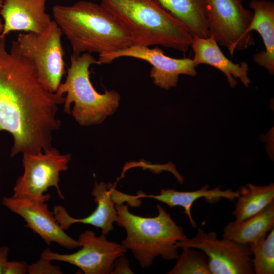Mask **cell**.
Returning <instances> with one entry per match:
<instances>
[{
	"instance_id": "8fae6325",
	"label": "cell",
	"mask_w": 274,
	"mask_h": 274,
	"mask_svg": "<svg viewBox=\"0 0 274 274\" xmlns=\"http://www.w3.org/2000/svg\"><path fill=\"white\" fill-rule=\"evenodd\" d=\"M122 57L135 58L148 62L152 65L150 76L154 84L168 90L177 86L179 76L195 77L196 66L190 58H175L166 56L158 47L133 45L116 51L98 55V64H109Z\"/></svg>"
},
{
	"instance_id": "cb8c5ba5",
	"label": "cell",
	"mask_w": 274,
	"mask_h": 274,
	"mask_svg": "<svg viewBox=\"0 0 274 274\" xmlns=\"http://www.w3.org/2000/svg\"><path fill=\"white\" fill-rule=\"evenodd\" d=\"M28 265L24 261H9L5 264L3 274L28 273Z\"/></svg>"
},
{
	"instance_id": "ba28073f",
	"label": "cell",
	"mask_w": 274,
	"mask_h": 274,
	"mask_svg": "<svg viewBox=\"0 0 274 274\" xmlns=\"http://www.w3.org/2000/svg\"><path fill=\"white\" fill-rule=\"evenodd\" d=\"M210 36L230 55L255 45L252 32L247 31L253 12L243 0H205Z\"/></svg>"
},
{
	"instance_id": "52a82bcc",
	"label": "cell",
	"mask_w": 274,
	"mask_h": 274,
	"mask_svg": "<svg viewBox=\"0 0 274 274\" xmlns=\"http://www.w3.org/2000/svg\"><path fill=\"white\" fill-rule=\"evenodd\" d=\"M22 154L24 172L16 181L12 196L47 202L50 195L46 193L53 187L59 197L64 199L59 186V175L67 170L71 154H62L52 147L40 153Z\"/></svg>"
},
{
	"instance_id": "4fadbf2b",
	"label": "cell",
	"mask_w": 274,
	"mask_h": 274,
	"mask_svg": "<svg viewBox=\"0 0 274 274\" xmlns=\"http://www.w3.org/2000/svg\"><path fill=\"white\" fill-rule=\"evenodd\" d=\"M2 202L10 211L21 217L26 223L25 226L38 234L47 245L55 243L68 249L80 248L78 240L67 234L61 227L46 202L4 196Z\"/></svg>"
},
{
	"instance_id": "4316f807",
	"label": "cell",
	"mask_w": 274,
	"mask_h": 274,
	"mask_svg": "<svg viewBox=\"0 0 274 274\" xmlns=\"http://www.w3.org/2000/svg\"><path fill=\"white\" fill-rule=\"evenodd\" d=\"M3 27H4V23L3 22L2 19L0 18V35L3 30Z\"/></svg>"
},
{
	"instance_id": "2e32d148",
	"label": "cell",
	"mask_w": 274,
	"mask_h": 274,
	"mask_svg": "<svg viewBox=\"0 0 274 274\" xmlns=\"http://www.w3.org/2000/svg\"><path fill=\"white\" fill-rule=\"evenodd\" d=\"M250 8L253 17L247 31H257L260 35L265 49L253 56L254 62L265 68L270 75L274 74V3L266 0H251Z\"/></svg>"
},
{
	"instance_id": "e0dca14e",
	"label": "cell",
	"mask_w": 274,
	"mask_h": 274,
	"mask_svg": "<svg viewBox=\"0 0 274 274\" xmlns=\"http://www.w3.org/2000/svg\"><path fill=\"white\" fill-rule=\"evenodd\" d=\"M239 196L238 190L230 189L221 190L219 186L210 189V186L206 184L200 189L191 191H179L175 189H162L159 194H145L142 191L138 192L139 198H151L164 203L172 208L177 206L184 209V213L187 215L190 224L193 228L197 227L196 222L191 214L193 203L197 199L204 198L209 202L218 201L221 198H225L233 201Z\"/></svg>"
},
{
	"instance_id": "ac0fdd59",
	"label": "cell",
	"mask_w": 274,
	"mask_h": 274,
	"mask_svg": "<svg viewBox=\"0 0 274 274\" xmlns=\"http://www.w3.org/2000/svg\"><path fill=\"white\" fill-rule=\"evenodd\" d=\"M274 228V201L259 213L243 220L227 223L222 237L243 244L256 242Z\"/></svg>"
},
{
	"instance_id": "603a6c76",
	"label": "cell",
	"mask_w": 274,
	"mask_h": 274,
	"mask_svg": "<svg viewBox=\"0 0 274 274\" xmlns=\"http://www.w3.org/2000/svg\"><path fill=\"white\" fill-rule=\"evenodd\" d=\"M29 274H62L60 267L53 265L49 259L40 256L35 262L28 265Z\"/></svg>"
},
{
	"instance_id": "9a60e30c",
	"label": "cell",
	"mask_w": 274,
	"mask_h": 274,
	"mask_svg": "<svg viewBox=\"0 0 274 274\" xmlns=\"http://www.w3.org/2000/svg\"><path fill=\"white\" fill-rule=\"evenodd\" d=\"M190 47L194 53L192 60L196 67L205 64L217 68L225 75L231 88L237 85V78L245 86L249 87L251 80L248 75V63L244 61L235 63L228 59L212 36L207 38L193 37Z\"/></svg>"
},
{
	"instance_id": "7a4b0ae2",
	"label": "cell",
	"mask_w": 274,
	"mask_h": 274,
	"mask_svg": "<svg viewBox=\"0 0 274 274\" xmlns=\"http://www.w3.org/2000/svg\"><path fill=\"white\" fill-rule=\"evenodd\" d=\"M54 21L70 41L72 55H98L135 45L130 33L102 5L81 1L71 6L55 5Z\"/></svg>"
},
{
	"instance_id": "5b68a950",
	"label": "cell",
	"mask_w": 274,
	"mask_h": 274,
	"mask_svg": "<svg viewBox=\"0 0 274 274\" xmlns=\"http://www.w3.org/2000/svg\"><path fill=\"white\" fill-rule=\"evenodd\" d=\"M70 58L66 79L56 92L62 95L66 93L63 111L71 114L82 126L99 124L116 111L120 96L115 90H106L103 94L95 90L90 80L89 68L99 64L91 54L72 55Z\"/></svg>"
},
{
	"instance_id": "3957f363",
	"label": "cell",
	"mask_w": 274,
	"mask_h": 274,
	"mask_svg": "<svg viewBox=\"0 0 274 274\" xmlns=\"http://www.w3.org/2000/svg\"><path fill=\"white\" fill-rule=\"evenodd\" d=\"M100 5L119 21L136 45L160 46L185 53L192 38L187 28L155 0H100Z\"/></svg>"
},
{
	"instance_id": "277c9868",
	"label": "cell",
	"mask_w": 274,
	"mask_h": 274,
	"mask_svg": "<svg viewBox=\"0 0 274 274\" xmlns=\"http://www.w3.org/2000/svg\"><path fill=\"white\" fill-rule=\"evenodd\" d=\"M115 207L118 214L116 223L126 232L121 244L131 251L142 268L151 266L158 256L167 260L177 258L176 244L187 237L183 228L161 205H157L158 214L154 217L132 214L127 203Z\"/></svg>"
},
{
	"instance_id": "9c48e42d",
	"label": "cell",
	"mask_w": 274,
	"mask_h": 274,
	"mask_svg": "<svg viewBox=\"0 0 274 274\" xmlns=\"http://www.w3.org/2000/svg\"><path fill=\"white\" fill-rule=\"evenodd\" d=\"M178 248L188 247L202 251L208 257L211 274H253L252 254L249 244L223 238L214 231L198 229L194 236L179 241Z\"/></svg>"
},
{
	"instance_id": "83f0119b",
	"label": "cell",
	"mask_w": 274,
	"mask_h": 274,
	"mask_svg": "<svg viewBox=\"0 0 274 274\" xmlns=\"http://www.w3.org/2000/svg\"><path fill=\"white\" fill-rule=\"evenodd\" d=\"M4 0H0V10L3 6Z\"/></svg>"
},
{
	"instance_id": "7402d4cb",
	"label": "cell",
	"mask_w": 274,
	"mask_h": 274,
	"mask_svg": "<svg viewBox=\"0 0 274 274\" xmlns=\"http://www.w3.org/2000/svg\"><path fill=\"white\" fill-rule=\"evenodd\" d=\"M256 274L274 273V228L265 237L249 244Z\"/></svg>"
},
{
	"instance_id": "d4e9b609",
	"label": "cell",
	"mask_w": 274,
	"mask_h": 274,
	"mask_svg": "<svg viewBox=\"0 0 274 274\" xmlns=\"http://www.w3.org/2000/svg\"><path fill=\"white\" fill-rule=\"evenodd\" d=\"M133 273L129 267V261L124 255L117 258L114 263L111 274Z\"/></svg>"
},
{
	"instance_id": "484cf974",
	"label": "cell",
	"mask_w": 274,
	"mask_h": 274,
	"mask_svg": "<svg viewBox=\"0 0 274 274\" xmlns=\"http://www.w3.org/2000/svg\"><path fill=\"white\" fill-rule=\"evenodd\" d=\"M9 248L7 246L0 247V274H3L5 263L8 260Z\"/></svg>"
},
{
	"instance_id": "44dd1931",
	"label": "cell",
	"mask_w": 274,
	"mask_h": 274,
	"mask_svg": "<svg viewBox=\"0 0 274 274\" xmlns=\"http://www.w3.org/2000/svg\"><path fill=\"white\" fill-rule=\"evenodd\" d=\"M182 251L179 254L176 263L168 274H211L208 257L202 251L182 247Z\"/></svg>"
},
{
	"instance_id": "5bb4252c",
	"label": "cell",
	"mask_w": 274,
	"mask_h": 274,
	"mask_svg": "<svg viewBox=\"0 0 274 274\" xmlns=\"http://www.w3.org/2000/svg\"><path fill=\"white\" fill-rule=\"evenodd\" d=\"M47 0H4L0 10L4 20L2 38L10 32L22 31L41 33L51 20L46 12Z\"/></svg>"
},
{
	"instance_id": "ffe728a7",
	"label": "cell",
	"mask_w": 274,
	"mask_h": 274,
	"mask_svg": "<svg viewBox=\"0 0 274 274\" xmlns=\"http://www.w3.org/2000/svg\"><path fill=\"white\" fill-rule=\"evenodd\" d=\"M239 196L232 214L236 220H243L262 211L274 201V184L255 185L248 183L238 190Z\"/></svg>"
},
{
	"instance_id": "d6986e66",
	"label": "cell",
	"mask_w": 274,
	"mask_h": 274,
	"mask_svg": "<svg viewBox=\"0 0 274 274\" xmlns=\"http://www.w3.org/2000/svg\"><path fill=\"white\" fill-rule=\"evenodd\" d=\"M167 13L182 23L192 37H210L205 0H155Z\"/></svg>"
},
{
	"instance_id": "30bf717a",
	"label": "cell",
	"mask_w": 274,
	"mask_h": 274,
	"mask_svg": "<svg viewBox=\"0 0 274 274\" xmlns=\"http://www.w3.org/2000/svg\"><path fill=\"white\" fill-rule=\"evenodd\" d=\"M77 240L81 248L75 253L62 254L46 248L41 256L74 265L85 274H111L115 260L127 250L121 244L109 241L102 234L97 236L89 230L81 233Z\"/></svg>"
},
{
	"instance_id": "6da1fadb",
	"label": "cell",
	"mask_w": 274,
	"mask_h": 274,
	"mask_svg": "<svg viewBox=\"0 0 274 274\" xmlns=\"http://www.w3.org/2000/svg\"><path fill=\"white\" fill-rule=\"evenodd\" d=\"M65 96L49 91L39 81L31 60L13 41L11 49L0 37V131L13 139L10 156L37 154L52 147L59 129L57 112Z\"/></svg>"
},
{
	"instance_id": "8992f818",
	"label": "cell",
	"mask_w": 274,
	"mask_h": 274,
	"mask_svg": "<svg viewBox=\"0 0 274 274\" xmlns=\"http://www.w3.org/2000/svg\"><path fill=\"white\" fill-rule=\"evenodd\" d=\"M62 32L54 20L41 33H20L16 40L21 54L31 60L38 78L49 91H57L65 73Z\"/></svg>"
},
{
	"instance_id": "7c38bea8",
	"label": "cell",
	"mask_w": 274,
	"mask_h": 274,
	"mask_svg": "<svg viewBox=\"0 0 274 274\" xmlns=\"http://www.w3.org/2000/svg\"><path fill=\"white\" fill-rule=\"evenodd\" d=\"M91 194L97 206L91 214L84 218H74L64 207L60 205L54 207L53 211L54 216L64 230L74 224L80 223L100 228L101 234L106 235L113 230V223L118 220L116 205L126 202L131 207H138L142 203L141 198L118 191L111 183L95 181Z\"/></svg>"
}]
</instances>
